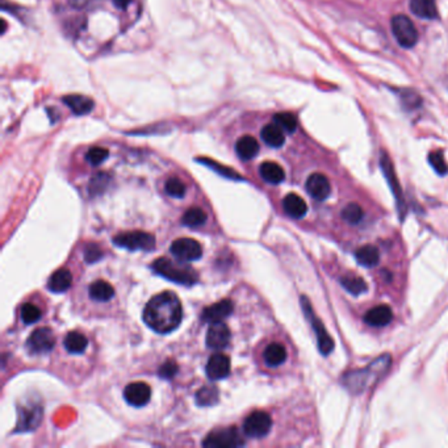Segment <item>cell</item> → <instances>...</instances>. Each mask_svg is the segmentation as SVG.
Returning <instances> with one entry per match:
<instances>
[{
	"instance_id": "1",
	"label": "cell",
	"mask_w": 448,
	"mask_h": 448,
	"mask_svg": "<svg viewBox=\"0 0 448 448\" xmlns=\"http://www.w3.org/2000/svg\"><path fill=\"white\" fill-rule=\"evenodd\" d=\"M183 319V306L179 297L164 290L154 296L144 309L145 323L159 334L171 332Z\"/></svg>"
},
{
	"instance_id": "2",
	"label": "cell",
	"mask_w": 448,
	"mask_h": 448,
	"mask_svg": "<svg viewBox=\"0 0 448 448\" xmlns=\"http://www.w3.org/2000/svg\"><path fill=\"white\" fill-rule=\"evenodd\" d=\"M151 268L156 274L182 286L189 287L198 281V274L195 270L183 260L178 259V262H175L167 258H159L151 264Z\"/></svg>"
},
{
	"instance_id": "3",
	"label": "cell",
	"mask_w": 448,
	"mask_h": 448,
	"mask_svg": "<svg viewBox=\"0 0 448 448\" xmlns=\"http://www.w3.org/2000/svg\"><path fill=\"white\" fill-rule=\"evenodd\" d=\"M390 363V356L385 355L378 358L377 361L371 363L370 367L348 374L345 377V385L348 390L354 393H359L361 390L371 387L375 384L376 380L385 372V370L388 368Z\"/></svg>"
},
{
	"instance_id": "4",
	"label": "cell",
	"mask_w": 448,
	"mask_h": 448,
	"mask_svg": "<svg viewBox=\"0 0 448 448\" xmlns=\"http://www.w3.org/2000/svg\"><path fill=\"white\" fill-rule=\"evenodd\" d=\"M114 244L130 251H137V250L153 251L156 247V238L150 233L129 231V233H121L116 235L114 238Z\"/></svg>"
},
{
	"instance_id": "5",
	"label": "cell",
	"mask_w": 448,
	"mask_h": 448,
	"mask_svg": "<svg viewBox=\"0 0 448 448\" xmlns=\"http://www.w3.org/2000/svg\"><path fill=\"white\" fill-rule=\"evenodd\" d=\"M392 32L400 46L410 49L418 41V32L413 21L405 14H396L392 19Z\"/></svg>"
},
{
	"instance_id": "6",
	"label": "cell",
	"mask_w": 448,
	"mask_h": 448,
	"mask_svg": "<svg viewBox=\"0 0 448 448\" xmlns=\"http://www.w3.org/2000/svg\"><path fill=\"white\" fill-rule=\"evenodd\" d=\"M245 442L235 427H228L208 434L202 442L204 447L234 448L244 446Z\"/></svg>"
},
{
	"instance_id": "7",
	"label": "cell",
	"mask_w": 448,
	"mask_h": 448,
	"mask_svg": "<svg viewBox=\"0 0 448 448\" xmlns=\"http://www.w3.org/2000/svg\"><path fill=\"white\" fill-rule=\"evenodd\" d=\"M301 305H303V313L306 318L309 319L313 330L316 332V337H317L318 342V348L319 351L323 354V355H329L332 352V348H334V343H332V339L330 338V335L326 332L325 326L322 325V322L316 317V314L313 313V309L310 306V303L308 301V299L303 296L301 297Z\"/></svg>"
},
{
	"instance_id": "8",
	"label": "cell",
	"mask_w": 448,
	"mask_h": 448,
	"mask_svg": "<svg viewBox=\"0 0 448 448\" xmlns=\"http://www.w3.org/2000/svg\"><path fill=\"white\" fill-rule=\"evenodd\" d=\"M273 419L266 412H254L244 422V433L250 438H263L270 433Z\"/></svg>"
},
{
	"instance_id": "9",
	"label": "cell",
	"mask_w": 448,
	"mask_h": 448,
	"mask_svg": "<svg viewBox=\"0 0 448 448\" xmlns=\"http://www.w3.org/2000/svg\"><path fill=\"white\" fill-rule=\"evenodd\" d=\"M173 257L183 262H195L202 257V247L193 238H179L171 245Z\"/></svg>"
},
{
	"instance_id": "10",
	"label": "cell",
	"mask_w": 448,
	"mask_h": 448,
	"mask_svg": "<svg viewBox=\"0 0 448 448\" xmlns=\"http://www.w3.org/2000/svg\"><path fill=\"white\" fill-rule=\"evenodd\" d=\"M56 339L49 328L36 329L27 341V348L32 354H47L53 350Z\"/></svg>"
},
{
	"instance_id": "11",
	"label": "cell",
	"mask_w": 448,
	"mask_h": 448,
	"mask_svg": "<svg viewBox=\"0 0 448 448\" xmlns=\"http://www.w3.org/2000/svg\"><path fill=\"white\" fill-rule=\"evenodd\" d=\"M229 341H231V330L226 323H224L222 321L211 323L205 337V343L208 348L220 351L228 346Z\"/></svg>"
},
{
	"instance_id": "12",
	"label": "cell",
	"mask_w": 448,
	"mask_h": 448,
	"mask_svg": "<svg viewBox=\"0 0 448 448\" xmlns=\"http://www.w3.org/2000/svg\"><path fill=\"white\" fill-rule=\"evenodd\" d=\"M308 193L318 202L326 200L332 192L329 179L322 173H312L306 180Z\"/></svg>"
},
{
	"instance_id": "13",
	"label": "cell",
	"mask_w": 448,
	"mask_h": 448,
	"mask_svg": "<svg viewBox=\"0 0 448 448\" xmlns=\"http://www.w3.org/2000/svg\"><path fill=\"white\" fill-rule=\"evenodd\" d=\"M124 397H125V401L131 406L142 407L150 401L151 390L146 383H142V381L130 383L129 385L124 390Z\"/></svg>"
},
{
	"instance_id": "14",
	"label": "cell",
	"mask_w": 448,
	"mask_h": 448,
	"mask_svg": "<svg viewBox=\"0 0 448 448\" xmlns=\"http://www.w3.org/2000/svg\"><path fill=\"white\" fill-rule=\"evenodd\" d=\"M205 372H206V376L213 381L228 377V375L231 374V359L226 355L220 354V352L213 354L208 359Z\"/></svg>"
},
{
	"instance_id": "15",
	"label": "cell",
	"mask_w": 448,
	"mask_h": 448,
	"mask_svg": "<svg viewBox=\"0 0 448 448\" xmlns=\"http://www.w3.org/2000/svg\"><path fill=\"white\" fill-rule=\"evenodd\" d=\"M234 310V303L231 300H221L204 309L202 319L208 323L221 322L225 318L229 317Z\"/></svg>"
},
{
	"instance_id": "16",
	"label": "cell",
	"mask_w": 448,
	"mask_h": 448,
	"mask_svg": "<svg viewBox=\"0 0 448 448\" xmlns=\"http://www.w3.org/2000/svg\"><path fill=\"white\" fill-rule=\"evenodd\" d=\"M43 412L40 406L29 405V409H19L17 431H30L36 429L41 420Z\"/></svg>"
},
{
	"instance_id": "17",
	"label": "cell",
	"mask_w": 448,
	"mask_h": 448,
	"mask_svg": "<svg viewBox=\"0 0 448 448\" xmlns=\"http://www.w3.org/2000/svg\"><path fill=\"white\" fill-rule=\"evenodd\" d=\"M392 318H393V312L388 305H377L370 312H367V314L364 316V321L371 326L381 328L388 325Z\"/></svg>"
},
{
	"instance_id": "18",
	"label": "cell",
	"mask_w": 448,
	"mask_h": 448,
	"mask_svg": "<svg viewBox=\"0 0 448 448\" xmlns=\"http://www.w3.org/2000/svg\"><path fill=\"white\" fill-rule=\"evenodd\" d=\"M62 100L76 116L88 115L95 107L92 99L83 95H67Z\"/></svg>"
},
{
	"instance_id": "19",
	"label": "cell",
	"mask_w": 448,
	"mask_h": 448,
	"mask_svg": "<svg viewBox=\"0 0 448 448\" xmlns=\"http://www.w3.org/2000/svg\"><path fill=\"white\" fill-rule=\"evenodd\" d=\"M283 208L288 216L301 218L308 212V205L297 193H288L283 200Z\"/></svg>"
},
{
	"instance_id": "20",
	"label": "cell",
	"mask_w": 448,
	"mask_h": 448,
	"mask_svg": "<svg viewBox=\"0 0 448 448\" xmlns=\"http://www.w3.org/2000/svg\"><path fill=\"white\" fill-rule=\"evenodd\" d=\"M235 151L238 157L244 160H250L255 158L259 153V144L258 141L251 136H244L241 137L235 144Z\"/></svg>"
},
{
	"instance_id": "21",
	"label": "cell",
	"mask_w": 448,
	"mask_h": 448,
	"mask_svg": "<svg viewBox=\"0 0 448 448\" xmlns=\"http://www.w3.org/2000/svg\"><path fill=\"white\" fill-rule=\"evenodd\" d=\"M72 275L69 270L61 268L50 276L47 281V288L54 293H62L72 287Z\"/></svg>"
},
{
	"instance_id": "22",
	"label": "cell",
	"mask_w": 448,
	"mask_h": 448,
	"mask_svg": "<svg viewBox=\"0 0 448 448\" xmlns=\"http://www.w3.org/2000/svg\"><path fill=\"white\" fill-rule=\"evenodd\" d=\"M259 173L262 179L270 184H279L286 179L283 167L275 162H263L260 164Z\"/></svg>"
},
{
	"instance_id": "23",
	"label": "cell",
	"mask_w": 448,
	"mask_h": 448,
	"mask_svg": "<svg viewBox=\"0 0 448 448\" xmlns=\"http://www.w3.org/2000/svg\"><path fill=\"white\" fill-rule=\"evenodd\" d=\"M410 10L420 19L434 20L438 17L435 0H410Z\"/></svg>"
},
{
	"instance_id": "24",
	"label": "cell",
	"mask_w": 448,
	"mask_h": 448,
	"mask_svg": "<svg viewBox=\"0 0 448 448\" xmlns=\"http://www.w3.org/2000/svg\"><path fill=\"white\" fill-rule=\"evenodd\" d=\"M262 140L268 145L270 147H275L279 149L281 147L284 142H286V137H284V130L281 129L277 124H268L262 129Z\"/></svg>"
},
{
	"instance_id": "25",
	"label": "cell",
	"mask_w": 448,
	"mask_h": 448,
	"mask_svg": "<svg viewBox=\"0 0 448 448\" xmlns=\"http://www.w3.org/2000/svg\"><path fill=\"white\" fill-rule=\"evenodd\" d=\"M263 359L270 367H279L287 361V350L280 343H271L266 347L263 352Z\"/></svg>"
},
{
	"instance_id": "26",
	"label": "cell",
	"mask_w": 448,
	"mask_h": 448,
	"mask_svg": "<svg viewBox=\"0 0 448 448\" xmlns=\"http://www.w3.org/2000/svg\"><path fill=\"white\" fill-rule=\"evenodd\" d=\"M88 293L89 297L95 301H108L115 296V289L109 283L104 280H98L89 286Z\"/></svg>"
},
{
	"instance_id": "27",
	"label": "cell",
	"mask_w": 448,
	"mask_h": 448,
	"mask_svg": "<svg viewBox=\"0 0 448 448\" xmlns=\"http://www.w3.org/2000/svg\"><path fill=\"white\" fill-rule=\"evenodd\" d=\"M63 345L72 354H83L88 346V339L81 332H70L65 337Z\"/></svg>"
},
{
	"instance_id": "28",
	"label": "cell",
	"mask_w": 448,
	"mask_h": 448,
	"mask_svg": "<svg viewBox=\"0 0 448 448\" xmlns=\"http://www.w3.org/2000/svg\"><path fill=\"white\" fill-rule=\"evenodd\" d=\"M355 258L364 267H374L380 260V253L375 246L365 245L355 253Z\"/></svg>"
},
{
	"instance_id": "29",
	"label": "cell",
	"mask_w": 448,
	"mask_h": 448,
	"mask_svg": "<svg viewBox=\"0 0 448 448\" xmlns=\"http://www.w3.org/2000/svg\"><path fill=\"white\" fill-rule=\"evenodd\" d=\"M206 213L202 211V208L193 206L191 209H188L187 212L184 213V216L182 218L183 225H186L188 228H199L202 226L206 222Z\"/></svg>"
},
{
	"instance_id": "30",
	"label": "cell",
	"mask_w": 448,
	"mask_h": 448,
	"mask_svg": "<svg viewBox=\"0 0 448 448\" xmlns=\"http://www.w3.org/2000/svg\"><path fill=\"white\" fill-rule=\"evenodd\" d=\"M341 284L343 286V288L346 289L347 292L352 293L354 296L364 293L368 288L367 283L361 277L355 276V275H347L345 277H342Z\"/></svg>"
},
{
	"instance_id": "31",
	"label": "cell",
	"mask_w": 448,
	"mask_h": 448,
	"mask_svg": "<svg viewBox=\"0 0 448 448\" xmlns=\"http://www.w3.org/2000/svg\"><path fill=\"white\" fill-rule=\"evenodd\" d=\"M218 401V390L213 385H206L196 393V403L200 406H211Z\"/></svg>"
},
{
	"instance_id": "32",
	"label": "cell",
	"mask_w": 448,
	"mask_h": 448,
	"mask_svg": "<svg viewBox=\"0 0 448 448\" xmlns=\"http://www.w3.org/2000/svg\"><path fill=\"white\" fill-rule=\"evenodd\" d=\"M274 122L287 133H293L297 129V118L290 112H280L274 116Z\"/></svg>"
},
{
	"instance_id": "33",
	"label": "cell",
	"mask_w": 448,
	"mask_h": 448,
	"mask_svg": "<svg viewBox=\"0 0 448 448\" xmlns=\"http://www.w3.org/2000/svg\"><path fill=\"white\" fill-rule=\"evenodd\" d=\"M20 317L21 321L25 325H32L34 322H37L41 318V309L34 305V303H27L21 306V312H20Z\"/></svg>"
},
{
	"instance_id": "34",
	"label": "cell",
	"mask_w": 448,
	"mask_h": 448,
	"mask_svg": "<svg viewBox=\"0 0 448 448\" xmlns=\"http://www.w3.org/2000/svg\"><path fill=\"white\" fill-rule=\"evenodd\" d=\"M342 218L348 224H358L363 218V209L358 204H348L342 211Z\"/></svg>"
},
{
	"instance_id": "35",
	"label": "cell",
	"mask_w": 448,
	"mask_h": 448,
	"mask_svg": "<svg viewBox=\"0 0 448 448\" xmlns=\"http://www.w3.org/2000/svg\"><path fill=\"white\" fill-rule=\"evenodd\" d=\"M164 189L166 192L173 196V198H183L187 192V188H186V184L178 179V178H171L166 182V186H164Z\"/></svg>"
},
{
	"instance_id": "36",
	"label": "cell",
	"mask_w": 448,
	"mask_h": 448,
	"mask_svg": "<svg viewBox=\"0 0 448 448\" xmlns=\"http://www.w3.org/2000/svg\"><path fill=\"white\" fill-rule=\"evenodd\" d=\"M429 162L433 166L434 170L439 175H446L448 173L447 163L445 160V156H443L442 150H436V151L430 153Z\"/></svg>"
},
{
	"instance_id": "37",
	"label": "cell",
	"mask_w": 448,
	"mask_h": 448,
	"mask_svg": "<svg viewBox=\"0 0 448 448\" xmlns=\"http://www.w3.org/2000/svg\"><path fill=\"white\" fill-rule=\"evenodd\" d=\"M109 151L104 147H91L86 154V160L92 166H99L108 158Z\"/></svg>"
},
{
	"instance_id": "38",
	"label": "cell",
	"mask_w": 448,
	"mask_h": 448,
	"mask_svg": "<svg viewBox=\"0 0 448 448\" xmlns=\"http://www.w3.org/2000/svg\"><path fill=\"white\" fill-rule=\"evenodd\" d=\"M109 182V178L107 173H98L96 176L92 178L91 183H89V189H91V193H99V192H103L107 184Z\"/></svg>"
},
{
	"instance_id": "39",
	"label": "cell",
	"mask_w": 448,
	"mask_h": 448,
	"mask_svg": "<svg viewBox=\"0 0 448 448\" xmlns=\"http://www.w3.org/2000/svg\"><path fill=\"white\" fill-rule=\"evenodd\" d=\"M103 258L100 247L95 244H88L85 248V260L87 263H95Z\"/></svg>"
},
{
	"instance_id": "40",
	"label": "cell",
	"mask_w": 448,
	"mask_h": 448,
	"mask_svg": "<svg viewBox=\"0 0 448 448\" xmlns=\"http://www.w3.org/2000/svg\"><path fill=\"white\" fill-rule=\"evenodd\" d=\"M178 370H179V368H178V365H176L175 361H164V363L162 364V367L159 368V376H160L162 378L169 380V378H173V376L176 375Z\"/></svg>"
},
{
	"instance_id": "41",
	"label": "cell",
	"mask_w": 448,
	"mask_h": 448,
	"mask_svg": "<svg viewBox=\"0 0 448 448\" xmlns=\"http://www.w3.org/2000/svg\"><path fill=\"white\" fill-rule=\"evenodd\" d=\"M202 163H205L206 166H209V167H212L215 171H217V173H221V175H224V176H228V178H231V179H241L239 176H238V173H234L233 170H229V169H225V167H221L220 164H217V163H215L213 160H205V159H202Z\"/></svg>"
},
{
	"instance_id": "42",
	"label": "cell",
	"mask_w": 448,
	"mask_h": 448,
	"mask_svg": "<svg viewBox=\"0 0 448 448\" xmlns=\"http://www.w3.org/2000/svg\"><path fill=\"white\" fill-rule=\"evenodd\" d=\"M112 1L115 3L116 7H118L121 10H127L129 7L131 0H112Z\"/></svg>"
}]
</instances>
